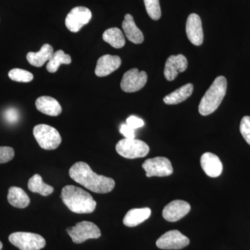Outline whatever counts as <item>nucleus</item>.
<instances>
[{"mask_svg":"<svg viewBox=\"0 0 250 250\" xmlns=\"http://www.w3.org/2000/svg\"><path fill=\"white\" fill-rule=\"evenodd\" d=\"M69 174L77 183L96 193L105 194L112 191L116 186L113 179L99 175L83 161L75 163L69 170Z\"/></svg>","mask_w":250,"mask_h":250,"instance_id":"obj_1","label":"nucleus"},{"mask_svg":"<svg viewBox=\"0 0 250 250\" xmlns=\"http://www.w3.org/2000/svg\"><path fill=\"white\" fill-rule=\"evenodd\" d=\"M61 197L64 205L74 213H91L96 208L97 202L91 195L75 186L67 185L62 188Z\"/></svg>","mask_w":250,"mask_h":250,"instance_id":"obj_2","label":"nucleus"},{"mask_svg":"<svg viewBox=\"0 0 250 250\" xmlns=\"http://www.w3.org/2000/svg\"><path fill=\"white\" fill-rule=\"evenodd\" d=\"M227 88L226 78L223 76L216 77L202 98L199 105V113L207 116L216 111L226 95Z\"/></svg>","mask_w":250,"mask_h":250,"instance_id":"obj_3","label":"nucleus"},{"mask_svg":"<svg viewBox=\"0 0 250 250\" xmlns=\"http://www.w3.org/2000/svg\"><path fill=\"white\" fill-rule=\"evenodd\" d=\"M34 137L42 149L52 150L62 143V136L55 128L45 124L36 125L33 130Z\"/></svg>","mask_w":250,"mask_h":250,"instance_id":"obj_4","label":"nucleus"},{"mask_svg":"<svg viewBox=\"0 0 250 250\" xmlns=\"http://www.w3.org/2000/svg\"><path fill=\"white\" fill-rule=\"evenodd\" d=\"M116 149L120 155L129 159L145 157L149 152V146L144 141L126 138L117 143Z\"/></svg>","mask_w":250,"mask_h":250,"instance_id":"obj_5","label":"nucleus"},{"mask_svg":"<svg viewBox=\"0 0 250 250\" xmlns=\"http://www.w3.org/2000/svg\"><path fill=\"white\" fill-rule=\"evenodd\" d=\"M9 241L21 250H40L45 248L46 241L37 233L15 232L9 237Z\"/></svg>","mask_w":250,"mask_h":250,"instance_id":"obj_6","label":"nucleus"},{"mask_svg":"<svg viewBox=\"0 0 250 250\" xmlns=\"http://www.w3.org/2000/svg\"><path fill=\"white\" fill-rule=\"evenodd\" d=\"M72 241L76 244H80L88 239H96L101 236L100 228L91 222L83 221L66 229Z\"/></svg>","mask_w":250,"mask_h":250,"instance_id":"obj_7","label":"nucleus"},{"mask_svg":"<svg viewBox=\"0 0 250 250\" xmlns=\"http://www.w3.org/2000/svg\"><path fill=\"white\" fill-rule=\"evenodd\" d=\"M143 168L146 177H167L173 173V167L168 159L163 156L149 159L143 163Z\"/></svg>","mask_w":250,"mask_h":250,"instance_id":"obj_8","label":"nucleus"},{"mask_svg":"<svg viewBox=\"0 0 250 250\" xmlns=\"http://www.w3.org/2000/svg\"><path fill=\"white\" fill-rule=\"evenodd\" d=\"M147 81V75L145 71L140 72L139 69L128 70L123 75L121 87L126 93H134L142 89Z\"/></svg>","mask_w":250,"mask_h":250,"instance_id":"obj_9","label":"nucleus"},{"mask_svg":"<svg viewBox=\"0 0 250 250\" xmlns=\"http://www.w3.org/2000/svg\"><path fill=\"white\" fill-rule=\"evenodd\" d=\"M91 18L92 13L90 9L84 6H77L73 8L67 15L65 25L69 31L77 33L83 26L88 24Z\"/></svg>","mask_w":250,"mask_h":250,"instance_id":"obj_10","label":"nucleus"},{"mask_svg":"<svg viewBox=\"0 0 250 250\" xmlns=\"http://www.w3.org/2000/svg\"><path fill=\"white\" fill-rule=\"evenodd\" d=\"M190 240L178 230L167 231L156 241V245L161 250H181L188 246Z\"/></svg>","mask_w":250,"mask_h":250,"instance_id":"obj_11","label":"nucleus"},{"mask_svg":"<svg viewBox=\"0 0 250 250\" xmlns=\"http://www.w3.org/2000/svg\"><path fill=\"white\" fill-rule=\"evenodd\" d=\"M190 205L184 200H174L164 207L163 217L170 223L178 221L190 212Z\"/></svg>","mask_w":250,"mask_h":250,"instance_id":"obj_12","label":"nucleus"},{"mask_svg":"<svg viewBox=\"0 0 250 250\" xmlns=\"http://www.w3.org/2000/svg\"><path fill=\"white\" fill-rule=\"evenodd\" d=\"M186 31L188 39L192 44L200 46L203 43L204 33L201 18L196 14H191L188 17Z\"/></svg>","mask_w":250,"mask_h":250,"instance_id":"obj_13","label":"nucleus"},{"mask_svg":"<svg viewBox=\"0 0 250 250\" xmlns=\"http://www.w3.org/2000/svg\"><path fill=\"white\" fill-rule=\"evenodd\" d=\"M188 67L187 57L182 54L171 55L166 61L164 76L167 81L175 80L179 72H183Z\"/></svg>","mask_w":250,"mask_h":250,"instance_id":"obj_14","label":"nucleus"},{"mask_svg":"<svg viewBox=\"0 0 250 250\" xmlns=\"http://www.w3.org/2000/svg\"><path fill=\"white\" fill-rule=\"evenodd\" d=\"M122 60L118 56L106 54L98 59L95 67V75L98 77L108 76L121 66Z\"/></svg>","mask_w":250,"mask_h":250,"instance_id":"obj_15","label":"nucleus"},{"mask_svg":"<svg viewBox=\"0 0 250 250\" xmlns=\"http://www.w3.org/2000/svg\"><path fill=\"white\" fill-rule=\"evenodd\" d=\"M200 164L204 172L212 178H216L223 172V164L220 158L213 153L206 152L202 154Z\"/></svg>","mask_w":250,"mask_h":250,"instance_id":"obj_16","label":"nucleus"},{"mask_svg":"<svg viewBox=\"0 0 250 250\" xmlns=\"http://www.w3.org/2000/svg\"><path fill=\"white\" fill-rule=\"evenodd\" d=\"M36 106L41 113L49 116H58L62 112L60 104L52 97L41 96L38 98Z\"/></svg>","mask_w":250,"mask_h":250,"instance_id":"obj_17","label":"nucleus"},{"mask_svg":"<svg viewBox=\"0 0 250 250\" xmlns=\"http://www.w3.org/2000/svg\"><path fill=\"white\" fill-rule=\"evenodd\" d=\"M123 31L128 40L134 44H141L144 41V36L134 22L131 15L126 14L122 24Z\"/></svg>","mask_w":250,"mask_h":250,"instance_id":"obj_18","label":"nucleus"},{"mask_svg":"<svg viewBox=\"0 0 250 250\" xmlns=\"http://www.w3.org/2000/svg\"><path fill=\"white\" fill-rule=\"evenodd\" d=\"M151 209L149 208H133L129 210L123 219V224L128 228H134L141 225L150 217Z\"/></svg>","mask_w":250,"mask_h":250,"instance_id":"obj_19","label":"nucleus"},{"mask_svg":"<svg viewBox=\"0 0 250 250\" xmlns=\"http://www.w3.org/2000/svg\"><path fill=\"white\" fill-rule=\"evenodd\" d=\"M54 54V49L49 44H44L40 51L38 52H29L27 54L28 62L33 66L42 67L46 62H49V59Z\"/></svg>","mask_w":250,"mask_h":250,"instance_id":"obj_20","label":"nucleus"},{"mask_svg":"<svg viewBox=\"0 0 250 250\" xmlns=\"http://www.w3.org/2000/svg\"><path fill=\"white\" fill-rule=\"evenodd\" d=\"M193 88L194 86L192 83H187L169 95H166L164 98V103L168 105H174L183 103L192 95Z\"/></svg>","mask_w":250,"mask_h":250,"instance_id":"obj_21","label":"nucleus"},{"mask_svg":"<svg viewBox=\"0 0 250 250\" xmlns=\"http://www.w3.org/2000/svg\"><path fill=\"white\" fill-rule=\"evenodd\" d=\"M7 199L10 205L16 208H26L30 203V199L27 194L19 187L10 188Z\"/></svg>","mask_w":250,"mask_h":250,"instance_id":"obj_22","label":"nucleus"},{"mask_svg":"<svg viewBox=\"0 0 250 250\" xmlns=\"http://www.w3.org/2000/svg\"><path fill=\"white\" fill-rule=\"evenodd\" d=\"M28 188L30 191L39 193L42 196H47L54 192V188L44 183L40 174H34L28 182Z\"/></svg>","mask_w":250,"mask_h":250,"instance_id":"obj_23","label":"nucleus"},{"mask_svg":"<svg viewBox=\"0 0 250 250\" xmlns=\"http://www.w3.org/2000/svg\"><path fill=\"white\" fill-rule=\"evenodd\" d=\"M103 40L114 48L120 49L124 47L125 39L121 29L117 27L110 28L104 32Z\"/></svg>","mask_w":250,"mask_h":250,"instance_id":"obj_24","label":"nucleus"},{"mask_svg":"<svg viewBox=\"0 0 250 250\" xmlns=\"http://www.w3.org/2000/svg\"><path fill=\"white\" fill-rule=\"evenodd\" d=\"M72 59L69 54H65L62 50H58L54 52L52 57L49 59L48 63L47 64V71L51 73H54L58 70L59 66L62 64L71 63Z\"/></svg>","mask_w":250,"mask_h":250,"instance_id":"obj_25","label":"nucleus"},{"mask_svg":"<svg viewBox=\"0 0 250 250\" xmlns=\"http://www.w3.org/2000/svg\"><path fill=\"white\" fill-rule=\"evenodd\" d=\"M9 77L11 80L17 82L27 83L34 80V75L30 72L22 69L14 68L10 70Z\"/></svg>","mask_w":250,"mask_h":250,"instance_id":"obj_26","label":"nucleus"},{"mask_svg":"<svg viewBox=\"0 0 250 250\" xmlns=\"http://www.w3.org/2000/svg\"><path fill=\"white\" fill-rule=\"evenodd\" d=\"M143 1L149 17L154 21L160 19L161 10L159 0H143Z\"/></svg>","mask_w":250,"mask_h":250,"instance_id":"obj_27","label":"nucleus"},{"mask_svg":"<svg viewBox=\"0 0 250 250\" xmlns=\"http://www.w3.org/2000/svg\"><path fill=\"white\" fill-rule=\"evenodd\" d=\"M240 131L242 136L250 146V117L244 116L240 125Z\"/></svg>","mask_w":250,"mask_h":250,"instance_id":"obj_28","label":"nucleus"},{"mask_svg":"<svg viewBox=\"0 0 250 250\" xmlns=\"http://www.w3.org/2000/svg\"><path fill=\"white\" fill-rule=\"evenodd\" d=\"M14 155V149L12 147H0V164L12 160Z\"/></svg>","mask_w":250,"mask_h":250,"instance_id":"obj_29","label":"nucleus"},{"mask_svg":"<svg viewBox=\"0 0 250 250\" xmlns=\"http://www.w3.org/2000/svg\"><path fill=\"white\" fill-rule=\"evenodd\" d=\"M4 118L7 123L14 124L17 123L20 118L19 112L15 108H9L4 113Z\"/></svg>","mask_w":250,"mask_h":250,"instance_id":"obj_30","label":"nucleus"},{"mask_svg":"<svg viewBox=\"0 0 250 250\" xmlns=\"http://www.w3.org/2000/svg\"><path fill=\"white\" fill-rule=\"evenodd\" d=\"M126 124L131 126V128H133V129H136L144 126L145 123L141 118H137V117L134 116H131L126 119Z\"/></svg>","mask_w":250,"mask_h":250,"instance_id":"obj_31","label":"nucleus"},{"mask_svg":"<svg viewBox=\"0 0 250 250\" xmlns=\"http://www.w3.org/2000/svg\"><path fill=\"white\" fill-rule=\"evenodd\" d=\"M120 131L126 139H134L135 138V129L127 124L122 125Z\"/></svg>","mask_w":250,"mask_h":250,"instance_id":"obj_32","label":"nucleus"},{"mask_svg":"<svg viewBox=\"0 0 250 250\" xmlns=\"http://www.w3.org/2000/svg\"><path fill=\"white\" fill-rule=\"evenodd\" d=\"M2 248H3L2 243H1V241H0V250H1V249H2Z\"/></svg>","mask_w":250,"mask_h":250,"instance_id":"obj_33","label":"nucleus"}]
</instances>
